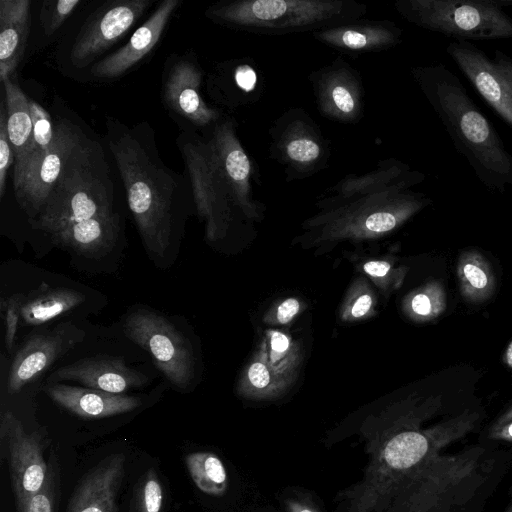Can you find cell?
I'll use <instances>...</instances> for the list:
<instances>
[{"label":"cell","mask_w":512,"mask_h":512,"mask_svg":"<svg viewBox=\"0 0 512 512\" xmlns=\"http://www.w3.org/2000/svg\"><path fill=\"white\" fill-rule=\"evenodd\" d=\"M504 512H512V504Z\"/></svg>","instance_id":"ee69618b"},{"label":"cell","mask_w":512,"mask_h":512,"mask_svg":"<svg viewBox=\"0 0 512 512\" xmlns=\"http://www.w3.org/2000/svg\"><path fill=\"white\" fill-rule=\"evenodd\" d=\"M105 140L130 212L148 252L164 257L181 216L194 205L189 179L162 160L146 121L126 125L108 116Z\"/></svg>","instance_id":"7a4b0ae2"},{"label":"cell","mask_w":512,"mask_h":512,"mask_svg":"<svg viewBox=\"0 0 512 512\" xmlns=\"http://www.w3.org/2000/svg\"><path fill=\"white\" fill-rule=\"evenodd\" d=\"M248 378L253 387L256 389H264L269 386L271 374L266 364L257 361L252 363L249 367Z\"/></svg>","instance_id":"e575fe53"},{"label":"cell","mask_w":512,"mask_h":512,"mask_svg":"<svg viewBox=\"0 0 512 512\" xmlns=\"http://www.w3.org/2000/svg\"><path fill=\"white\" fill-rule=\"evenodd\" d=\"M151 0H115L91 13L76 33L69 51L73 67L90 66L117 43L149 9Z\"/></svg>","instance_id":"9c48e42d"},{"label":"cell","mask_w":512,"mask_h":512,"mask_svg":"<svg viewBox=\"0 0 512 512\" xmlns=\"http://www.w3.org/2000/svg\"><path fill=\"white\" fill-rule=\"evenodd\" d=\"M401 29L393 23L359 24L347 22L317 31L322 42L346 51H372L388 48L400 41Z\"/></svg>","instance_id":"44dd1931"},{"label":"cell","mask_w":512,"mask_h":512,"mask_svg":"<svg viewBox=\"0 0 512 512\" xmlns=\"http://www.w3.org/2000/svg\"><path fill=\"white\" fill-rule=\"evenodd\" d=\"M285 153L292 162L300 166H308L315 163L322 152L316 141L302 136L289 140L285 146Z\"/></svg>","instance_id":"4dcf8cb0"},{"label":"cell","mask_w":512,"mask_h":512,"mask_svg":"<svg viewBox=\"0 0 512 512\" xmlns=\"http://www.w3.org/2000/svg\"><path fill=\"white\" fill-rule=\"evenodd\" d=\"M24 299L25 295L22 293L13 294L6 299H1L0 308L5 324V345L7 350H11L13 347Z\"/></svg>","instance_id":"f546056e"},{"label":"cell","mask_w":512,"mask_h":512,"mask_svg":"<svg viewBox=\"0 0 512 512\" xmlns=\"http://www.w3.org/2000/svg\"><path fill=\"white\" fill-rule=\"evenodd\" d=\"M50 380H73L86 388L111 394H124L148 383L141 372L128 367L122 358L98 355L80 359L59 368Z\"/></svg>","instance_id":"9a60e30c"},{"label":"cell","mask_w":512,"mask_h":512,"mask_svg":"<svg viewBox=\"0 0 512 512\" xmlns=\"http://www.w3.org/2000/svg\"><path fill=\"white\" fill-rule=\"evenodd\" d=\"M0 441L6 450L15 503L34 495L44 483L48 463L44 460L42 437L38 431L28 433L10 411L1 415Z\"/></svg>","instance_id":"8fae6325"},{"label":"cell","mask_w":512,"mask_h":512,"mask_svg":"<svg viewBox=\"0 0 512 512\" xmlns=\"http://www.w3.org/2000/svg\"><path fill=\"white\" fill-rule=\"evenodd\" d=\"M512 420V405L497 419L492 427H499Z\"/></svg>","instance_id":"b9f144b4"},{"label":"cell","mask_w":512,"mask_h":512,"mask_svg":"<svg viewBox=\"0 0 512 512\" xmlns=\"http://www.w3.org/2000/svg\"><path fill=\"white\" fill-rule=\"evenodd\" d=\"M505 362L506 364L512 368V341L507 347L506 353H505Z\"/></svg>","instance_id":"7bdbcfd3"},{"label":"cell","mask_w":512,"mask_h":512,"mask_svg":"<svg viewBox=\"0 0 512 512\" xmlns=\"http://www.w3.org/2000/svg\"><path fill=\"white\" fill-rule=\"evenodd\" d=\"M185 461L190 477L200 491L211 496H222L227 491V471L217 455L194 452L188 454Z\"/></svg>","instance_id":"cb8c5ba5"},{"label":"cell","mask_w":512,"mask_h":512,"mask_svg":"<svg viewBox=\"0 0 512 512\" xmlns=\"http://www.w3.org/2000/svg\"><path fill=\"white\" fill-rule=\"evenodd\" d=\"M125 455L113 453L87 471L76 485L66 512H117Z\"/></svg>","instance_id":"2e32d148"},{"label":"cell","mask_w":512,"mask_h":512,"mask_svg":"<svg viewBox=\"0 0 512 512\" xmlns=\"http://www.w3.org/2000/svg\"><path fill=\"white\" fill-rule=\"evenodd\" d=\"M446 51L485 102L512 127V57L487 54L470 41L455 40Z\"/></svg>","instance_id":"ba28073f"},{"label":"cell","mask_w":512,"mask_h":512,"mask_svg":"<svg viewBox=\"0 0 512 512\" xmlns=\"http://www.w3.org/2000/svg\"><path fill=\"white\" fill-rule=\"evenodd\" d=\"M14 162V153L7 131V118L4 100L0 104V199L6 191L8 170Z\"/></svg>","instance_id":"1f68e13d"},{"label":"cell","mask_w":512,"mask_h":512,"mask_svg":"<svg viewBox=\"0 0 512 512\" xmlns=\"http://www.w3.org/2000/svg\"><path fill=\"white\" fill-rule=\"evenodd\" d=\"M439 398L406 403L364 427L369 456L363 478L338 497L345 512H466L494 474L497 457L458 444L480 414L470 409L429 426Z\"/></svg>","instance_id":"6da1fadb"},{"label":"cell","mask_w":512,"mask_h":512,"mask_svg":"<svg viewBox=\"0 0 512 512\" xmlns=\"http://www.w3.org/2000/svg\"><path fill=\"white\" fill-rule=\"evenodd\" d=\"M366 7L340 0H240L210 6L212 21L245 32L287 34L320 31L363 15Z\"/></svg>","instance_id":"5b68a950"},{"label":"cell","mask_w":512,"mask_h":512,"mask_svg":"<svg viewBox=\"0 0 512 512\" xmlns=\"http://www.w3.org/2000/svg\"><path fill=\"white\" fill-rule=\"evenodd\" d=\"M202 70L192 55H170L162 74V101L167 111L183 122V130L204 129L218 121V111L201 95Z\"/></svg>","instance_id":"30bf717a"},{"label":"cell","mask_w":512,"mask_h":512,"mask_svg":"<svg viewBox=\"0 0 512 512\" xmlns=\"http://www.w3.org/2000/svg\"><path fill=\"white\" fill-rule=\"evenodd\" d=\"M412 73L477 179L493 192L512 188V154L458 76L443 63L416 67Z\"/></svg>","instance_id":"3957f363"},{"label":"cell","mask_w":512,"mask_h":512,"mask_svg":"<svg viewBox=\"0 0 512 512\" xmlns=\"http://www.w3.org/2000/svg\"><path fill=\"white\" fill-rule=\"evenodd\" d=\"M412 311L421 317L431 318L438 316L446 307V297L439 283L428 285L422 292L411 299Z\"/></svg>","instance_id":"f1b7e54d"},{"label":"cell","mask_w":512,"mask_h":512,"mask_svg":"<svg viewBox=\"0 0 512 512\" xmlns=\"http://www.w3.org/2000/svg\"><path fill=\"white\" fill-rule=\"evenodd\" d=\"M84 300L85 295L77 290L43 285L25 296L20 319L25 325H41L76 308Z\"/></svg>","instance_id":"7402d4cb"},{"label":"cell","mask_w":512,"mask_h":512,"mask_svg":"<svg viewBox=\"0 0 512 512\" xmlns=\"http://www.w3.org/2000/svg\"><path fill=\"white\" fill-rule=\"evenodd\" d=\"M44 391L55 403L84 419L127 413L142 404L139 397L58 383L46 385Z\"/></svg>","instance_id":"e0dca14e"},{"label":"cell","mask_w":512,"mask_h":512,"mask_svg":"<svg viewBox=\"0 0 512 512\" xmlns=\"http://www.w3.org/2000/svg\"><path fill=\"white\" fill-rule=\"evenodd\" d=\"M105 150L86 133L72 150L34 226L50 235L114 211V181Z\"/></svg>","instance_id":"277c9868"},{"label":"cell","mask_w":512,"mask_h":512,"mask_svg":"<svg viewBox=\"0 0 512 512\" xmlns=\"http://www.w3.org/2000/svg\"><path fill=\"white\" fill-rule=\"evenodd\" d=\"M271 349L277 354H283L288 350L289 340L286 335L275 331L271 335Z\"/></svg>","instance_id":"60d3db41"},{"label":"cell","mask_w":512,"mask_h":512,"mask_svg":"<svg viewBox=\"0 0 512 512\" xmlns=\"http://www.w3.org/2000/svg\"><path fill=\"white\" fill-rule=\"evenodd\" d=\"M30 27V0H0V81L14 76L27 47Z\"/></svg>","instance_id":"d6986e66"},{"label":"cell","mask_w":512,"mask_h":512,"mask_svg":"<svg viewBox=\"0 0 512 512\" xmlns=\"http://www.w3.org/2000/svg\"><path fill=\"white\" fill-rule=\"evenodd\" d=\"M329 99L336 111L344 118L354 117L356 114V101L352 91L343 84H334L329 91Z\"/></svg>","instance_id":"d6a6232c"},{"label":"cell","mask_w":512,"mask_h":512,"mask_svg":"<svg viewBox=\"0 0 512 512\" xmlns=\"http://www.w3.org/2000/svg\"><path fill=\"white\" fill-rule=\"evenodd\" d=\"M29 109L33 124L32 149L25 174L19 185L13 188L14 190L20 186L22 181L34 170L41 158L47 153L55 135V120L52 119L49 112L32 98H29Z\"/></svg>","instance_id":"484cf974"},{"label":"cell","mask_w":512,"mask_h":512,"mask_svg":"<svg viewBox=\"0 0 512 512\" xmlns=\"http://www.w3.org/2000/svg\"><path fill=\"white\" fill-rule=\"evenodd\" d=\"M84 134L81 127L67 118L55 120V135L49 150L14 190L17 203L30 220L40 213L69 155Z\"/></svg>","instance_id":"7c38bea8"},{"label":"cell","mask_w":512,"mask_h":512,"mask_svg":"<svg viewBox=\"0 0 512 512\" xmlns=\"http://www.w3.org/2000/svg\"><path fill=\"white\" fill-rule=\"evenodd\" d=\"M163 503V489L153 468L140 480L136 495V512H160Z\"/></svg>","instance_id":"83f0119b"},{"label":"cell","mask_w":512,"mask_h":512,"mask_svg":"<svg viewBox=\"0 0 512 512\" xmlns=\"http://www.w3.org/2000/svg\"><path fill=\"white\" fill-rule=\"evenodd\" d=\"M457 275L461 295L469 302H483L494 293V274L487 260L476 251L461 254Z\"/></svg>","instance_id":"603a6c76"},{"label":"cell","mask_w":512,"mask_h":512,"mask_svg":"<svg viewBox=\"0 0 512 512\" xmlns=\"http://www.w3.org/2000/svg\"><path fill=\"white\" fill-rule=\"evenodd\" d=\"M489 437L494 440L512 442V420L499 427H492Z\"/></svg>","instance_id":"ab89813d"},{"label":"cell","mask_w":512,"mask_h":512,"mask_svg":"<svg viewBox=\"0 0 512 512\" xmlns=\"http://www.w3.org/2000/svg\"><path fill=\"white\" fill-rule=\"evenodd\" d=\"M48 473L41 488L30 498L15 503L17 512H58L61 496V470L56 452L48 458Z\"/></svg>","instance_id":"d4e9b609"},{"label":"cell","mask_w":512,"mask_h":512,"mask_svg":"<svg viewBox=\"0 0 512 512\" xmlns=\"http://www.w3.org/2000/svg\"><path fill=\"white\" fill-rule=\"evenodd\" d=\"M7 118V131L14 153L13 188L25 174L32 149L33 124L29 97L12 78L1 81Z\"/></svg>","instance_id":"ac0fdd59"},{"label":"cell","mask_w":512,"mask_h":512,"mask_svg":"<svg viewBox=\"0 0 512 512\" xmlns=\"http://www.w3.org/2000/svg\"><path fill=\"white\" fill-rule=\"evenodd\" d=\"M234 81L237 87L245 93L255 89L257 84V75L254 69L247 64L239 65L235 69Z\"/></svg>","instance_id":"836d02e7"},{"label":"cell","mask_w":512,"mask_h":512,"mask_svg":"<svg viewBox=\"0 0 512 512\" xmlns=\"http://www.w3.org/2000/svg\"><path fill=\"white\" fill-rule=\"evenodd\" d=\"M120 232V215L115 212L70 224L51 236L53 240L78 254L98 258L116 243Z\"/></svg>","instance_id":"ffe728a7"},{"label":"cell","mask_w":512,"mask_h":512,"mask_svg":"<svg viewBox=\"0 0 512 512\" xmlns=\"http://www.w3.org/2000/svg\"><path fill=\"white\" fill-rule=\"evenodd\" d=\"M287 512H320L313 504L297 498L285 500Z\"/></svg>","instance_id":"8d00e7d4"},{"label":"cell","mask_w":512,"mask_h":512,"mask_svg":"<svg viewBox=\"0 0 512 512\" xmlns=\"http://www.w3.org/2000/svg\"><path fill=\"white\" fill-rule=\"evenodd\" d=\"M125 335L146 350L158 369L179 390L195 375V359L188 339L163 315L139 308L125 319Z\"/></svg>","instance_id":"52a82bcc"},{"label":"cell","mask_w":512,"mask_h":512,"mask_svg":"<svg viewBox=\"0 0 512 512\" xmlns=\"http://www.w3.org/2000/svg\"><path fill=\"white\" fill-rule=\"evenodd\" d=\"M180 0H164L118 50L95 62L90 74L96 80H114L140 63L160 42Z\"/></svg>","instance_id":"4fadbf2b"},{"label":"cell","mask_w":512,"mask_h":512,"mask_svg":"<svg viewBox=\"0 0 512 512\" xmlns=\"http://www.w3.org/2000/svg\"><path fill=\"white\" fill-rule=\"evenodd\" d=\"M372 305V298L370 295L364 294L357 298L352 309L351 314L355 318L364 316Z\"/></svg>","instance_id":"f35d334b"},{"label":"cell","mask_w":512,"mask_h":512,"mask_svg":"<svg viewBox=\"0 0 512 512\" xmlns=\"http://www.w3.org/2000/svg\"><path fill=\"white\" fill-rule=\"evenodd\" d=\"M395 6L409 22L456 40L512 37V18L504 11L512 0H403Z\"/></svg>","instance_id":"8992f818"},{"label":"cell","mask_w":512,"mask_h":512,"mask_svg":"<svg viewBox=\"0 0 512 512\" xmlns=\"http://www.w3.org/2000/svg\"><path fill=\"white\" fill-rule=\"evenodd\" d=\"M300 304L298 300L289 298L283 301L277 309V320L282 323H288L299 311Z\"/></svg>","instance_id":"d590c367"},{"label":"cell","mask_w":512,"mask_h":512,"mask_svg":"<svg viewBox=\"0 0 512 512\" xmlns=\"http://www.w3.org/2000/svg\"><path fill=\"white\" fill-rule=\"evenodd\" d=\"M83 336V331L73 325H62L52 332L30 336L12 362L8 380L9 391L16 393L34 381L81 341Z\"/></svg>","instance_id":"5bb4252c"},{"label":"cell","mask_w":512,"mask_h":512,"mask_svg":"<svg viewBox=\"0 0 512 512\" xmlns=\"http://www.w3.org/2000/svg\"><path fill=\"white\" fill-rule=\"evenodd\" d=\"M81 0H45L40 9V24L45 36L54 35L80 5Z\"/></svg>","instance_id":"4316f807"},{"label":"cell","mask_w":512,"mask_h":512,"mask_svg":"<svg viewBox=\"0 0 512 512\" xmlns=\"http://www.w3.org/2000/svg\"><path fill=\"white\" fill-rule=\"evenodd\" d=\"M364 270L369 275L380 278L388 274L390 265L385 261H369L364 265Z\"/></svg>","instance_id":"74e56055"}]
</instances>
